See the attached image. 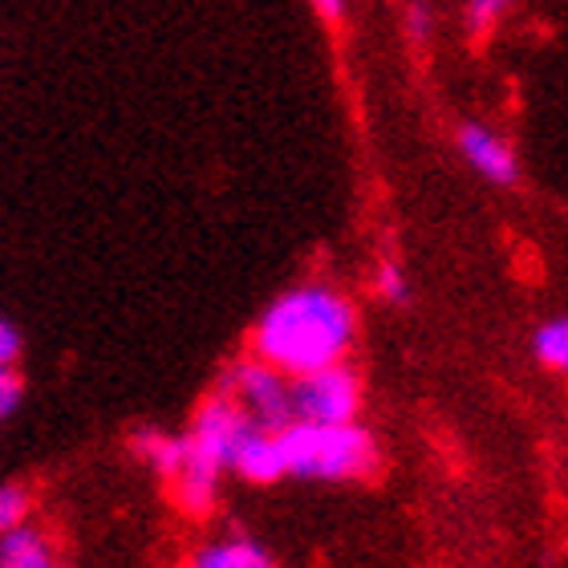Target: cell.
Instances as JSON below:
<instances>
[{
	"label": "cell",
	"instance_id": "cell-1",
	"mask_svg": "<svg viewBox=\"0 0 568 568\" xmlns=\"http://www.w3.org/2000/svg\"><path fill=\"white\" fill-rule=\"evenodd\" d=\"M357 337V313L349 296L329 284L288 288L264 308L252 329V354L296 378L308 369L345 362Z\"/></svg>",
	"mask_w": 568,
	"mask_h": 568
},
{
	"label": "cell",
	"instance_id": "cell-2",
	"mask_svg": "<svg viewBox=\"0 0 568 568\" xmlns=\"http://www.w3.org/2000/svg\"><path fill=\"white\" fill-rule=\"evenodd\" d=\"M284 455V475L317 479V484H349L378 471V443L366 426L349 423H284L276 430Z\"/></svg>",
	"mask_w": 568,
	"mask_h": 568
},
{
	"label": "cell",
	"instance_id": "cell-3",
	"mask_svg": "<svg viewBox=\"0 0 568 568\" xmlns=\"http://www.w3.org/2000/svg\"><path fill=\"white\" fill-rule=\"evenodd\" d=\"M293 418L301 423H349L362 410V382L345 362L308 369L288 382Z\"/></svg>",
	"mask_w": 568,
	"mask_h": 568
},
{
	"label": "cell",
	"instance_id": "cell-4",
	"mask_svg": "<svg viewBox=\"0 0 568 568\" xmlns=\"http://www.w3.org/2000/svg\"><path fill=\"white\" fill-rule=\"evenodd\" d=\"M288 374H281L276 366H268L264 357L252 354L248 362L227 369V378L220 390L232 394L240 403V410L252 418L256 426L281 430L284 423H293V398H288Z\"/></svg>",
	"mask_w": 568,
	"mask_h": 568
},
{
	"label": "cell",
	"instance_id": "cell-5",
	"mask_svg": "<svg viewBox=\"0 0 568 568\" xmlns=\"http://www.w3.org/2000/svg\"><path fill=\"white\" fill-rule=\"evenodd\" d=\"M252 418L240 410V403L232 398V394H212L207 403L200 406V415H195V423H191V450H200L203 459L220 463V467H232V455H236V447L244 443V435L252 430Z\"/></svg>",
	"mask_w": 568,
	"mask_h": 568
},
{
	"label": "cell",
	"instance_id": "cell-6",
	"mask_svg": "<svg viewBox=\"0 0 568 568\" xmlns=\"http://www.w3.org/2000/svg\"><path fill=\"white\" fill-rule=\"evenodd\" d=\"M459 151L475 175L487 179V183H496V187H511V183L520 179V159H516V151L508 146V139L496 134L491 126H484V122H463Z\"/></svg>",
	"mask_w": 568,
	"mask_h": 568
},
{
	"label": "cell",
	"instance_id": "cell-7",
	"mask_svg": "<svg viewBox=\"0 0 568 568\" xmlns=\"http://www.w3.org/2000/svg\"><path fill=\"white\" fill-rule=\"evenodd\" d=\"M220 479H224V467L212 459H203L200 450H183V463L175 467V475L166 479V487H171V496H175V504L187 516H207V511L215 508V496H220Z\"/></svg>",
	"mask_w": 568,
	"mask_h": 568
},
{
	"label": "cell",
	"instance_id": "cell-8",
	"mask_svg": "<svg viewBox=\"0 0 568 568\" xmlns=\"http://www.w3.org/2000/svg\"><path fill=\"white\" fill-rule=\"evenodd\" d=\"M227 471H236L240 479H248V484H276L284 479V455H281V438L276 430L268 426H252L244 443L236 447L232 455V467Z\"/></svg>",
	"mask_w": 568,
	"mask_h": 568
},
{
	"label": "cell",
	"instance_id": "cell-9",
	"mask_svg": "<svg viewBox=\"0 0 568 568\" xmlns=\"http://www.w3.org/2000/svg\"><path fill=\"white\" fill-rule=\"evenodd\" d=\"M53 565H58V548L29 520L0 532V568H53Z\"/></svg>",
	"mask_w": 568,
	"mask_h": 568
},
{
	"label": "cell",
	"instance_id": "cell-10",
	"mask_svg": "<svg viewBox=\"0 0 568 568\" xmlns=\"http://www.w3.org/2000/svg\"><path fill=\"white\" fill-rule=\"evenodd\" d=\"M195 568H273V552L248 536H227V540H212L203 545L191 560Z\"/></svg>",
	"mask_w": 568,
	"mask_h": 568
},
{
	"label": "cell",
	"instance_id": "cell-11",
	"mask_svg": "<svg viewBox=\"0 0 568 568\" xmlns=\"http://www.w3.org/2000/svg\"><path fill=\"white\" fill-rule=\"evenodd\" d=\"M134 450L142 455V463L151 467L154 475H163V479H171L175 475V467L183 463V450H187V438H171L163 435V430H139L134 435Z\"/></svg>",
	"mask_w": 568,
	"mask_h": 568
},
{
	"label": "cell",
	"instance_id": "cell-12",
	"mask_svg": "<svg viewBox=\"0 0 568 568\" xmlns=\"http://www.w3.org/2000/svg\"><path fill=\"white\" fill-rule=\"evenodd\" d=\"M532 354L536 362L552 374H568V317L545 321L540 329L532 333Z\"/></svg>",
	"mask_w": 568,
	"mask_h": 568
},
{
	"label": "cell",
	"instance_id": "cell-13",
	"mask_svg": "<svg viewBox=\"0 0 568 568\" xmlns=\"http://www.w3.org/2000/svg\"><path fill=\"white\" fill-rule=\"evenodd\" d=\"M511 4H516V0H467V9H463V24H467V33L471 37L491 33L496 21L511 9Z\"/></svg>",
	"mask_w": 568,
	"mask_h": 568
},
{
	"label": "cell",
	"instance_id": "cell-14",
	"mask_svg": "<svg viewBox=\"0 0 568 568\" xmlns=\"http://www.w3.org/2000/svg\"><path fill=\"white\" fill-rule=\"evenodd\" d=\"M29 508H33V499L21 484H0V532L29 520Z\"/></svg>",
	"mask_w": 568,
	"mask_h": 568
},
{
	"label": "cell",
	"instance_id": "cell-15",
	"mask_svg": "<svg viewBox=\"0 0 568 568\" xmlns=\"http://www.w3.org/2000/svg\"><path fill=\"white\" fill-rule=\"evenodd\" d=\"M374 288H378V296L386 301V305H406V301H410V281H406V273L394 261L378 264V281H374Z\"/></svg>",
	"mask_w": 568,
	"mask_h": 568
},
{
	"label": "cell",
	"instance_id": "cell-16",
	"mask_svg": "<svg viewBox=\"0 0 568 568\" xmlns=\"http://www.w3.org/2000/svg\"><path fill=\"white\" fill-rule=\"evenodd\" d=\"M21 398H24V386H21L17 366H0V423H9V418L17 415Z\"/></svg>",
	"mask_w": 568,
	"mask_h": 568
},
{
	"label": "cell",
	"instance_id": "cell-17",
	"mask_svg": "<svg viewBox=\"0 0 568 568\" xmlns=\"http://www.w3.org/2000/svg\"><path fill=\"white\" fill-rule=\"evenodd\" d=\"M430 33H435V12H430V4L426 0H410L406 4V37L410 41H430Z\"/></svg>",
	"mask_w": 568,
	"mask_h": 568
},
{
	"label": "cell",
	"instance_id": "cell-18",
	"mask_svg": "<svg viewBox=\"0 0 568 568\" xmlns=\"http://www.w3.org/2000/svg\"><path fill=\"white\" fill-rule=\"evenodd\" d=\"M21 357V333L9 317H0V366H17Z\"/></svg>",
	"mask_w": 568,
	"mask_h": 568
},
{
	"label": "cell",
	"instance_id": "cell-19",
	"mask_svg": "<svg viewBox=\"0 0 568 568\" xmlns=\"http://www.w3.org/2000/svg\"><path fill=\"white\" fill-rule=\"evenodd\" d=\"M345 4H349V0H313V9H317L325 21H337L345 12Z\"/></svg>",
	"mask_w": 568,
	"mask_h": 568
}]
</instances>
